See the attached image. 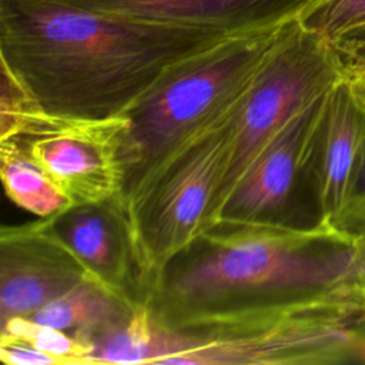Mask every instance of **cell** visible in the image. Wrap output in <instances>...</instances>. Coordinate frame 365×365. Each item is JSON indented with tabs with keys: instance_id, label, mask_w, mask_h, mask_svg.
I'll return each instance as SVG.
<instances>
[{
	"instance_id": "obj_1",
	"label": "cell",
	"mask_w": 365,
	"mask_h": 365,
	"mask_svg": "<svg viewBox=\"0 0 365 365\" xmlns=\"http://www.w3.org/2000/svg\"><path fill=\"white\" fill-rule=\"evenodd\" d=\"M324 299L365 304V244L319 225L218 221L158 272L151 309L187 336Z\"/></svg>"
},
{
	"instance_id": "obj_2",
	"label": "cell",
	"mask_w": 365,
	"mask_h": 365,
	"mask_svg": "<svg viewBox=\"0 0 365 365\" xmlns=\"http://www.w3.org/2000/svg\"><path fill=\"white\" fill-rule=\"evenodd\" d=\"M225 36L57 0H0V64L60 117L124 115L173 64Z\"/></svg>"
},
{
	"instance_id": "obj_3",
	"label": "cell",
	"mask_w": 365,
	"mask_h": 365,
	"mask_svg": "<svg viewBox=\"0 0 365 365\" xmlns=\"http://www.w3.org/2000/svg\"><path fill=\"white\" fill-rule=\"evenodd\" d=\"M279 26L230 34L181 58L124 114L127 205L178 151L235 111Z\"/></svg>"
},
{
	"instance_id": "obj_4",
	"label": "cell",
	"mask_w": 365,
	"mask_h": 365,
	"mask_svg": "<svg viewBox=\"0 0 365 365\" xmlns=\"http://www.w3.org/2000/svg\"><path fill=\"white\" fill-rule=\"evenodd\" d=\"M345 74V63L335 46L299 17L278 27L264 63L231 117L210 227L218 221L232 190L271 138Z\"/></svg>"
},
{
	"instance_id": "obj_5",
	"label": "cell",
	"mask_w": 365,
	"mask_h": 365,
	"mask_svg": "<svg viewBox=\"0 0 365 365\" xmlns=\"http://www.w3.org/2000/svg\"><path fill=\"white\" fill-rule=\"evenodd\" d=\"M365 304L324 299L274 312L201 338L175 365H318L354 362ZM187 336V335H185Z\"/></svg>"
},
{
	"instance_id": "obj_6",
	"label": "cell",
	"mask_w": 365,
	"mask_h": 365,
	"mask_svg": "<svg viewBox=\"0 0 365 365\" xmlns=\"http://www.w3.org/2000/svg\"><path fill=\"white\" fill-rule=\"evenodd\" d=\"M128 125L125 115L60 117L29 101L0 114V140L17 138L76 205L123 194Z\"/></svg>"
},
{
	"instance_id": "obj_7",
	"label": "cell",
	"mask_w": 365,
	"mask_h": 365,
	"mask_svg": "<svg viewBox=\"0 0 365 365\" xmlns=\"http://www.w3.org/2000/svg\"><path fill=\"white\" fill-rule=\"evenodd\" d=\"M234 113L178 151L127 205L145 265L155 279L171 258L210 227Z\"/></svg>"
},
{
	"instance_id": "obj_8",
	"label": "cell",
	"mask_w": 365,
	"mask_h": 365,
	"mask_svg": "<svg viewBox=\"0 0 365 365\" xmlns=\"http://www.w3.org/2000/svg\"><path fill=\"white\" fill-rule=\"evenodd\" d=\"M327 93L291 117L271 138L232 190L218 221L294 230L322 225L312 151Z\"/></svg>"
},
{
	"instance_id": "obj_9",
	"label": "cell",
	"mask_w": 365,
	"mask_h": 365,
	"mask_svg": "<svg viewBox=\"0 0 365 365\" xmlns=\"http://www.w3.org/2000/svg\"><path fill=\"white\" fill-rule=\"evenodd\" d=\"M46 220L96 281L134 308L151 304L155 278L145 265L123 194L70 205Z\"/></svg>"
},
{
	"instance_id": "obj_10",
	"label": "cell",
	"mask_w": 365,
	"mask_h": 365,
	"mask_svg": "<svg viewBox=\"0 0 365 365\" xmlns=\"http://www.w3.org/2000/svg\"><path fill=\"white\" fill-rule=\"evenodd\" d=\"M90 278L87 268L51 231L46 218L1 228L0 324L14 317H31Z\"/></svg>"
},
{
	"instance_id": "obj_11",
	"label": "cell",
	"mask_w": 365,
	"mask_h": 365,
	"mask_svg": "<svg viewBox=\"0 0 365 365\" xmlns=\"http://www.w3.org/2000/svg\"><path fill=\"white\" fill-rule=\"evenodd\" d=\"M364 160L365 93L346 73L325 96L314 140V184L322 225L332 228Z\"/></svg>"
},
{
	"instance_id": "obj_12",
	"label": "cell",
	"mask_w": 365,
	"mask_h": 365,
	"mask_svg": "<svg viewBox=\"0 0 365 365\" xmlns=\"http://www.w3.org/2000/svg\"><path fill=\"white\" fill-rule=\"evenodd\" d=\"M91 11L218 30L269 29L299 17L317 0H57Z\"/></svg>"
},
{
	"instance_id": "obj_13",
	"label": "cell",
	"mask_w": 365,
	"mask_h": 365,
	"mask_svg": "<svg viewBox=\"0 0 365 365\" xmlns=\"http://www.w3.org/2000/svg\"><path fill=\"white\" fill-rule=\"evenodd\" d=\"M88 364L174 365L191 349V341L157 321L150 305L135 308L124 321L87 342Z\"/></svg>"
},
{
	"instance_id": "obj_14",
	"label": "cell",
	"mask_w": 365,
	"mask_h": 365,
	"mask_svg": "<svg viewBox=\"0 0 365 365\" xmlns=\"http://www.w3.org/2000/svg\"><path fill=\"white\" fill-rule=\"evenodd\" d=\"M134 309L123 298L90 278L47 302L29 318L64 331L86 346L91 338L124 321Z\"/></svg>"
},
{
	"instance_id": "obj_15",
	"label": "cell",
	"mask_w": 365,
	"mask_h": 365,
	"mask_svg": "<svg viewBox=\"0 0 365 365\" xmlns=\"http://www.w3.org/2000/svg\"><path fill=\"white\" fill-rule=\"evenodd\" d=\"M0 177L7 197L40 218L73 205L17 138L0 140Z\"/></svg>"
},
{
	"instance_id": "obj_16",
	"label": "cell",
	"mask_w": 365,
	"mask_h": 365,
	"mask_svg": "<svg viewBox=\"0 0 365 365\" xmlns=\"http://www.w3.org/2000/svg\"><path fill=\"white\" fill-rule=\"evenodd\" d=\"M0 338L23 339L54 356L60 365H87V348L67 332L41 325L29 317H14L1 322Z\"/></svg>"
},
{
	"instance_id": "obj_17",
	"label": "cell",
	"mask_w": 365,
	"mask_h": 365,
	"mask_svg": "<svg viewBox=\"0 0 365 365\" xmlns=\"http://www.w3.org/2000/svg\"><path fill=\"white\" fill-rule=\"evenodd\" d=\"M299 20L331 43L365 27V0H317Z\"/></svg>"
},
{
	"instance_id": "obj_18",
	"label": "cell",
	"mask_w": 365,
	"mask_h": 365,
	"mask_svg": "<svg viewBox=\"0 0 365 365\" xmlns=\"http://www.w3.org/2000/svg\"><path fill=\"white\" fill-rule=\"evenodd\" d=\"M332 228L359 244H365V160L348 201Z\"/></svg>"
},
{
	"instance_id": "obj_19",
	"label": "cell",
	"mask_w": 365,
	"mask_h": 365,
	"mask_svg": "<svg viewBox=\"0 0 365 365\" xmlns=\"http://www.w3.org/2000/svg\"><path fill=\"white\" fill-rule=\"evenodd\" d=\"M0 358L10 365H60L54 356L16 338H0Z\"/></svg>"
},
{
	"instance_id": "obj_20",
	"label": "cell",
	"mask_w": 365,
	"mask_h": 365,
	"mask_svg": "<svg viewBox=\"0 0 365 365\" xmlns=\"http://www.w3.org/2000/svg\"><path fill=\"white\" fill-rule=\"evenodd\" d=\"M346 68H365V36H348L332 43Z\"/></svg>"
},
{
	"instance_id": "obj_21",
	"label": "cell",
	"mask_w": 365,
	"mask_h": 365,
	"mask_svg": "<svg viewBox=\"0 0 365 365\" xmlns=\"http://www.w3.org/2000/svg\"><path fill=\"white\" fill-rule=\"evenodd\" d=\"M352 359L354 362H365V312L355 327Z\"/></svg>"
},
{
	"instance_id": "obj_22",
	"label": "cell",
	"mask_w": 365,
	"mask_h": 365,
	"mask_svg": "<svg viewBox=\"0 0 365 365\" xmlns=\"http://www.w3.org/2000/svg\"><path fill=\"white\" fill-rule=\"evenodd\" d=\"M348 76L365 93V68H346Z\"/></svg>"
},
{
	"instance_id": "obj_23",
	"label": "cell",
	"mask_w": 365,
	"mask_h": 365,
	"mask_svg": "<svg viewBox=\"0 0 365 365\" xmlns=\"http://www.w3.org/2000/svg\"><path fill=\"white\" fill-rule=\"evenodd\" d=\"M348 36H365V27H361V29H358V30H354V31H351V33H348V34H345V36H342V37H348ZM342 37H339V38H342ZM338 38V40H339ZM335 43V41H334Z\"/></svg>"
}]
</instances>
